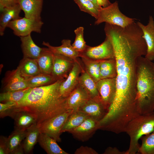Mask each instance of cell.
I'll use <instances>...</instances> for the list:
<instances>
[{"mask_svg": "<svg viewBox=\"0 0 154 154\" xmlns=\"http://www.w3.org/2000/svg\"><path fill=\"white\" fill-rule=\"evenodd\" d=\"M112 44L117 68L116 90L108 108L111 114L127 117L137 111L136 83L137 61L145 56L147 46L145 40L135 35L122 34L113 36Z\"/></svg>", "mask_w": 154, "mask_h": 154, "instance_id": "1", "label": "cell"}, {"mask_svg": "<svg viewBox=\"0 0 154 154\" xmlns=\"http://www.w3.org/2000/svg\"><path fill=\"white\" fill-rule=\"evenodd\" d=\"M64 79L58 80L49 85L31 88L20 101L16 103L15 111L25 110L34 114L39 125L68 110L66 98L62 97L59 92L60 85Z\"/></svg>", "mask_w": 154, "mask_h": 154, "instance_id": "2", "label": "cell"}, {"mask_svg": "<svg viewBox=\"0 0 154 154\" xmlns=\"http://www.w3.org/2000/svg\"><path fill=\"white\" fill-rule=\"evenodd\" d=\"M137 102L140 115L154 110V63L143 56L137 65Z\"/></svg>", "mask_w": 154, "mask_h": 154, "instance_id": "3", "label": "cell"}, {"mask_svg": "<svg viewBox=\"0 0 154 154\" xmlns=\"http://www.w3.org/2000/svg\"><path fill=\"white\" fill-rule=\"evenodd\" d=\"M154 131V112L141 114L131 120L125 130L130 138L129 145L127 154L138 153L140 145L139 140L143 136Z\"/></svg>", "mask_w": 154, "mask_h": 154, "instance_id": "4", "label": "cell"}, {"mask_svg": "<svg viewBox=\"0 0 154 154\" xmlns=\"http://www.w3.org/2000/svg\"><path fill=\"white\" fill-rule=\"evenodd\" d=\"M135 21L134 19L126 16L120 11L116 1L109 5L99 9L98 16L95 22V25L103 22L125 27Z\"/></svg>", "mask_w": 154, "mask_h": 154, "instance_id": "5", "label": "cell"}, {"mask_svg": "<svg viewBox=\"0 0 154 154\" xmlns=\"http://www.w3.org/2000/svg\"><path fill=\"white\" fill-rule=\"evenodd\" d=\"M74 110H68L38 125L40 133H45L55 140L61 141V130L68 116Z\"/></svg>", "mask_w": 154, "mask_h": 154, "instance_id": "6", "label": "cell"}, {"mask_svg": "<svg viewBox=\"0 0 154 154\" xmlns=\"http://www.w3.org/2000/svg\"><path fill=\"white\" fill-rule=\"evenodd\" d=\"M43 24L41 20H34L24 17L10 21L7 27L11 29L15 35L20 37L31 34L33 32L40 33Z\"/></svg>", "mask_w": 154, "mask_h": 154, "instance_id": "7", "label": "cell"}, {"mask_svg": "<svg viewBox=\"0 0 154 154\" xmlns=\"http://www.w3.org/2000/svg\"><path fill=\"white\" fill-rule=\"evenodd\" d=\"M80 54L81 58L85 57L95 60L115 58L112 44L107 37L100 44L95 46H88L85 50Z\"/></svg>", "mask_w": 154, "mask_h": 154, "instance_id": "8", "label": "cell"}, {"mask_svg": "<svg viewBox=\"0 0 154 154\" xmlns=\"http://www.w3.org/2000/svg\"><path fill=\"white\" fill-rule=\"evenodd\" d=\"M84 70L79 61H75L68 76L62 82L59 87V92L62 97L67 98L78 84L80 76Z\"/></svg>", "mask_w": 154, "mask_h": 154, "instance_id": "9", "label": "cell"}, {"mask_svg": "<svg viewBox=\"0 0 154 154\" xmlns=\"http://www.w3.org/2000/svg\"><path fill=\"white\" fill-rule=\"evenodd\" d=\"M77 110L99 121L104 117L108 110L100 96L89 98Z\"/></svg>", "mask_w": 154, "mask_h": 154, "instance_id": "10", "label": "cell"}, {"mask_svg": "<svg viewBox=\"0 0 154 154\" xmlns=\"http://www.w3.org/2000/svg\"><path fill=\"white\" fill-rule=\"evenodd\" d=\"M100 127V121L89 117L69 133L78 140L85 142L92 137Z\"/></svg>", "mask_w": 154, "mask_h": 154, "instance_id": "11", "label": "cell"}, {"mask_svg": "<svg viewBox=\"0 0 154 154\" xmlns=\"http://www.w3.org/2000/svg\"><path fill=\"white\" fill-rule=\"evenodd\" d=\"M96 86L99 95L108 110L115 94L116 77L101 79L96 83Z\"/></svg>", "mask_w": 154, "mask_h": 154, "instance_id": "12", "label": "cell"}, {"mask_svg": "<svg viewBox=\"0 0 154 154\" xmlns=\"http://www.w3.org/2000/svg\"><path fill=\"white\" fill-rule=\"evenodd\" d=\"M51 75L57 80L66 78L75 62L68 57L54 54Z\"/></svg>", "mask_w": 154, "mask_h": 154, "instance_id": "13", "label": "cell"}, {"mask_svg": "<svg viewBox=\"0 0 154 154\" xmlns=\"http://www.w3.org/2000/svg\"><path fill=\"white\" fill-rule=\"evenodd\" d=\"M3 84L4 92L18 90L28 88L26 79L22 76L18 67L15 70L6 72Z\"/></svg>", "mask_w": 154, "mask_h": 154, "instance_id": "14", "label": "cell"}, {"mask_svg": "<svg viewBox=\"0 0 154 154\" xmlns=\"http://www.w3.org/2000/svg\"><path fill=\"white\" fill-rule=\"evenodd\" d=\"M141 29L143 37L147 46V52L145 57L151 61L154 60V21L150 16L147 24L145 25L139 22H137Z\"/></svg>", "mask_w": 154, "mask_h": 154, "instance_id": "15", "label": "cell"}, {"mask_svg": "<svg viewBox=\"0 0 154 154\" xmlns=\"http://www.w3.org/2000/svg\"><path fill=\"white\" fill-rule=\"evenodd\" d=\"M18 4L24 12L25 17L41 20L43 0H18Z\"/></svg>", "mask_w": 154, "mask_h": 154, "instance_id": "16", "label": "cell"}, {"mask_svg": "<svg viewBox=\"0 0 154 154\" xmlns=\"http://www.w3.org/2000/svg\"><path fill=\"white\" fill-rule=\"evenodd\" d=\"M62 44L59 46L51 45L48 42H43L42 44L48 48L54 54L61 55L78 61V58L80 57V53L76 50L71 44L69 39H63L61 41Z\"/></svg>", "mask_w": 154, "mask_h": 154, "instance_id": "17", "label": "cell"}, {"mask_svg": "<svg viewBox=\"0 0 154 154\" xmlns=\"http://www.w3.org/2000/svg\"><path fill=\"white\" fill-rule=\"evenodd\" d=\"M15 129L25 130L32 125L37 124V117L34 114L25 110L15 112L13 118Z\"/></svg>", "mask_w": 154, "mask_h": 154, "instance_id": "18", "label": "cell"}, {"mask_svg": "<svg viewBox=\"0 0 154 154\" xmlns=\"http://www.w3.org/2000/svg\"><path fill=\"white\" fill-rule=\"evenodd\" d=\"M27 130L17 129L11 133L7 138L9 154H22L24 153L22 142L24 139Z\"/></svg>", "mask_w": 154, "mask_h": 154, "instance_id": "19", "label": "cell"}, {"mask_svg": "<svg viewBox=\"0 0 154 154\" xmlns=\"http://www.w3.org/2000/svg\"><path fill=\"white\" fill-rule=\"evenodd\" d=\"M90 98L86 91L78 84L66 98L67 108L68 110H77Z\"/></svg>", "mask_w": 154, "mask_h": 154, "instance_id": "20", "label": "cell"}, {"mask_svg": "<svg viewBox=\"0 0 154 154\" xmlns=\"http://www.w3.org/2000/svg\"><path fill=\"white\" fill-rule=\"evenodd\" d=\"M20 38L23 58L37 59L44 48H40L37 45L33 40L31 34Z\"/></svg>", "mask_w": 154, "mask_h": 154, "instance_id": "21", "label": "cell"}, {"mask_svg": "<svg viewBox=\"0 0 154 154\" xmlns=\"http://www.w3.org/2000/svg\"><path fill=\"white\" fill-rule=\"evenodd\" d=\"M21 9L18 3L13 6L4 8L1 11L0 18V35L3 36L8 24L10 21L21 18Z\"/></svg>", "mask_w": 154, "mask_h": 154, "instance_id": "22", "label": "cell"}, {"mask_svg": "<svg viewBox=\"0 0 154 154\" xmlns=\"http://www.w3.org/2000/svg\"><path fill=\"white\" fill-rule=\"evenodd\" d=\"M57 141L46 134L40 133L38 142L48 154H68L58 144Z\"/></svg>", "mask_w": 154, "mask_h": 154, "instance_id": "23", "label": "cell"}, {"mask_svg": "<svg viewBox=\"0 0 154 154\" xmlns=\"http://www.w3.org/2000/svg\"><path fill=\"white\" fill-rule=\"evenodd\" d=\"M18 67L25 79L42 73L36 59L23 58Z\"/></svg>", "mask_w": 154, "mask_h": 154, "instance_id": "24", "label": "cell"}, {"mask_svg": "<svg viewBox=\"0 0 154 154\" xmlns=\"http://www.w3.org/2000/svg\"><path fill=\"white\" fill-rule=\"evenodd\" d=\"M40 133L39 127L37 124H34L27 129L26 135L23 143L24 153H30L38 142Z\"/></svg>", "mask_w": 154, "mask_h": 154, "instance_id": "25", "label": "cell"}, {"mask_svg": "<svg viewBox=\"0 0 154 154\" xmlns=\"http://www.w3.org/2000/svg\"><path fill=\"white\" fill-rule=\"evenodd\" d=\"M89 117L85 114L77 110H74L68 116L63 125L61 133L68 132L77 127Z\"/></svg>", "mask_w": 154, "mask_h": 154, "instance_id": "26", "label": "cell"}, {"mask_svg": "<svg viewBox=\"0 0 154 154\" xmlns=\"http://www.w3.org/2000/svg\"><path fill=\"white\" fill-rule=\"evenodd\" d=\"M54 54L47 47L44 49L36 59L42 73L51 74Z\"/></svg>", "mask_w": 154, "mask_h": 154, "instance_id": "27", "label": "cell"}, {"mask_svg": "<svg viewBox=\"0 0 154 154\" xmlns=\"http://www.w3.org/2000/svg\"><path fill=\"white\" fill-rule=\"evenodd\" d=\"M78 84L86 91L90 98L99 96L96 83L84 69L80 76Z\"/></svg>", "mask_w": 154, "mask_h": 154, "instance_id": "28", "label": "cell"}, {"mask_svg": "<svg viewBox=\"0 0 154 154\" xmlns=\"http://www.w3.org/2000/svg\"><path fill=\"white\" fill-rule=\"evenodd\" d=\"M57 80L51 74L41 73L26 79L28 88H33L52 84Z\"/></svg>", "mask_w": 154, "mask_h": 154, "instance_id": "29", "label": "cell"}, {"mask_svg": "<svg viewBox=\"0 0 154 154\" xmlns=\"http://www.w3.org/2000/svg\"><path fill=\"white\" fill-rule=\"evenodd\" d=\"M100 79L116 77V62L115 58L100 60Z\"/></svg>", "mask_w": 154, "mask_h": 154, "instance_id": "30", "label": "cell"}, {"mask_svg": "<svg viewBox=\"0 0 154 154\" xmlns=\"http://www.w3.org/2000/svg\"><path fill=\"white\" fill-rule=\"evenodd\" d=\"M85 71L96 83L100 79V60H95L85 57H81Z\"/></svg>", "mask_w": 154, "mask_h": 154, "instance_id": "31", "label": "cell"}, {"mask_svg": "<svg viewBox=\"0 0 154 154\" xmlns=\"http://www.w3.org/2000/svg\"><path fill=\"white\" fill-rule=\"evenodd\" d=\"M31 88L23 90L4 92L0 94V101L1 103L12 102L17 103L20 101Z\"/></svg>", "mask_w": 154, "mask_h": 154, "instance_id": "32", "label": "cell"}, {"mask_svg": "<svg viewBox=\"0 0 154 154\" xmlns=\"http://www.w3.org/2000/svg\"><path fill=\"white\" fill-rule=\"evenodd\" d=\"M141 144L138 153L141 154H154V131L140 138Z\"/></svg>", "mask_w": 154, "mask_h": 154, "instance_id": "33", "label": "cell"}, {"mask_svg": "<svg viewBox=\"0 0 154 154\" xmlns=\"http://www.w3.org/2000/svg\"><path fill=\"white\" fill-rule=\"evenodd\" d=\"M82 11L86 13L96 19L98 17L99 9L90 0H74Z\"/></svg>", "mask_w": 154, "mask_h": 154, "instance_id": "34", "label": "cell"}, {"mask_svg": "<svg viewBox=\"0 0 154 154\" xmlns=\"http://www.w3.org/2000/svg\"><path fill=\"white\" fill-rule=\"evenodd\" d=\"M76 37L72 45L75 50L80 53L84 51L87 48L84 37V28L80 27L74 31Z\"/></svg>", "mask_w": 154, "mask_h": 154, "instance_id": "35", "label": "cell"}, {"mask_svg": "<svg viewBox=\"0 0 154 154\" xmlns=\"http://www.w3.org/2000/svg\"><path fill=\"white\" fill-rule=\"evenodd\" d=\"M16 103L7 102L0 103V117L4 118L9 116L13 118L15 113Z\"/></svg>", "mask_w": 154, "mask_h": 154, "instance_id": "36", "label": "cell"}, {"mask_svg": "<svg viewBox=\"0 0 154 154\" xmlns=\"http://www.w3.org/2000/svg\"><path fill=\"white\" fill-rule=\"evenodd\" d=\"M74 154H98V153L92 148L87 146H81L77 149Z\"/></svg>", "mask_w": 154, "mask_h": 154, "instance_id": "37", "label": "cell"}, {"mask_svg": "<svg viewBox=\"0 0 154 154\" xmlns=\"http://www.w3.org/2000/svg\"><path fill=\"white\" fill-rule=\"evenodd\" d=\"M7 137L1 136L0 138V154H9L7 143Z\"/></svg>", "mask_w": 154, "mask_h": 154, "instance_id": "38", "label": "cell"}, {"mask_svg": "<svg viewBox=\"0 0 154 154\" xmlns=\"http://www.w3.org/2000/svg\"><path fill=\"white\" fill-rule=\"evenodd\" d=\"M18 3V0H0V9L1 11L5 8L14 5Z\"/></svg>", "mask_w": 154, "mask_h": 154, "instance_id": "39", "label": "cell"}, {"mask_svg": "<svg viewBox=\"0 0 154 154\" xmlns=\"http://www.w3.org/2000/svg\"><path fill=\"white\" fill-rule=\"evenodd\" d=\"M103 154H127L126 151H122L115 147H109L107 148Z\"/></svg>", "mask_w": 154, "mask_h": 154, "instance_id": "40", "label": "cell"}, {"mask_svg": "<svg viewBox=\"0 0 154 154\" xmlns=\"http://www.w3.org/2000/svg\"><path fill=\"white\" fill-rule=\"evenodd\" d=\"M97 2L98 4L101 7H105L104 3L102 0H95Z\"/></svg>", "mask_w": 154, "mask_h": 154, "instance_id": "41", "label": "cell"}, {"mask_svg": "<svg viewBox=\"0 0 154 154\" xmlns=\"http://www.w3.org/2000/svg\"><path fill=\"white\" fill-rule=\"evenodd\" d=\"M105 5V7H106L110 5L111 3L109 0H102Z\"/></svg>", "mask_w": 154, "mask_h": 154, "instance_id": "42", "label": "cell"}, {"mask_svg": "<svg viewBox=\"0 0 154 154\" xmlns=\"http://www.w3.org/2000/svg\"><path fill=\"white\" fill-rule=\"evenodd\" d=\"M99 9H100L102 7H100L98 4L97 2L95 0H90Z\"/></svg>", "mask_w": 154, "mask_h": 154, "instance_id": "43", "label": "cell"}]
</instances>
